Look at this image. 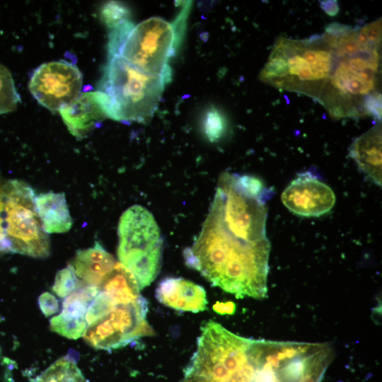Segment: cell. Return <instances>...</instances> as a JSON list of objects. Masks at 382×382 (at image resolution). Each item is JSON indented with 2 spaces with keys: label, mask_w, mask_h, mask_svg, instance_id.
I'll list each match as a JSON object with an SVG mask.
<instances>
[{
  "label": "cell",
  "mask_w": 382,
  "mask_h": 382,
  "mask_svg": "<svg viewBox=\"0 0 382 382\" xmlns=\"http://www.w3.org/2000/svg\"><path fill=\"white\" fill-rule=\"evenodd\" d=\"M270 243L229 229L212 204L201 232L183 253L185 264L236 298L267 294Z\"/></svg>",
  "instance_id": "obj_1"
},
{
  "label": "cell",
  "mask_w": 382,
  "mask_h": 382,
  "mask_svg": "<svg viewBox=\"0 0 382 382\" xmlns=\"http://www.w3.org/2000/svg\"><path fill=\"white\" fill-rule=\"evenodd\" d=\"M358 33L359 27L334 22L323 34L306 39L281 37L260 79L278 89L307 96L325 108L342 57L360 44Z\"/></svg>",
  "instance_id": "obj_2"
},
{
  "label": "cell",
  "mask_w": 382,
  "mask_h": 382,
  "mask_svg": "<svg viewBox=\"0 0 382 382\" xmlns=\"http://www.w3.org/2000/svg\"><path fill=\"white\" fill-rule=\"evenodd\" d=\"M169 82L141 71L116 54L109 56L98 91L107 98L110 118L144 122L157 109L165 85Z\"/></svg>",
  "instance_id": "obj_3"
},
{
  "label": "cell",
  "mask_w": 382,
  "mask_h": 382,
  "mask_svg": "<svg viewBox=\"0 0 382 382\" xmlns=\"http://www.w3.org/2000/svg\"><path fill=\"white\" fill-rule=\"evenodd\" d=\"M117 230L120 262L143 289L154 281L161 267L163 238L158 226L148 209L134 205L122 214Z\"/></svg>",
  "instance_id": "obj_4"
},
{
  "label": "cell",
  "mask_w": 382,
  "mask_h": 382,
  "mask_svg": "<svg viewBox=\"0 0 382 382\" xmlns=\"http://www.w3.org/2000/svg\"><path fill=\"white\" fill-rule=\"evenodd\" d=\"M35 198L27 183L6 182L0 187V216L11 253L45 258L50 253V240L37 213Z\"/></svg>",
  "instance_id": "obj_5"
},
{
  "label": "cell",
  "mask_w": 382,
  "mask_h": 382,
  "mask_svg": "<svg viewBox=\"0 0 382 382\" xmlns=\"http://www.w3.org/2000/svg\"><path fill=\"white\" fill-rule=\"evenodd\" d=\"M183 25L151 17L134 25L118 55L141 71L171 81L169 59L180 42Z\"/></svg>",
  "instance_id": "obj_6"
},
{
  "label": "cell",
  "mask_w": 382,
  "mask_h": 382,
  "mask_svg": "<svg viewBox=\"0 0 382 382\" xmlns=\"http://www.w3.org/2000/svg\"><path fill=\"white\" fill-rule=\"evenodd\" d=\"M148 302L143 296L134 302L117 304L110 312L89 324L84 340L96 349L120 348L154 332L146 320Z\"/></svg>",
  "instance_id": "obj_7"
},
{
  "label": "cell",
  "mask_w": 382,
  "mask_h": 382,
  "mask_svg": "<svg viewBox=\"0 0 382 382\" xmlns=\"http://www.w3.org/2000/svg\"><path fill=\"white\" fill-rule=\"evenodd\" d=\"M82 75L66 60L42 64L33 73L29 89L37 101L50 111H59L80 96Z\"/></svg>",
  "instance_id": "obj_8"
},
{
  "label": "cell",
  "mask_w": 382,
  "mask_h": 382,
  "mask_svg": "<svg viewBox=\"0 0 382 382\" xmlns=\"http://www.w3.org/2000/svg\"><path fill=\"white\" fill-rule=\"evenodd\" d=\"M284 205L301 216H320L334 206L332 190L308 173H301L291 182L282 195Z\"/></svg>",
  "instance_id": "obj_9"
},
{
  "label": "cell",
  "mask_w": 382,
  "mask_h": 382,
  "mask_svg": "<svg viewBox=\"0 0 382 382\" xmlns=\"http://www.w3.org/2000/svg\"><path fill=\"white\" fill-rule=\"evenodd\" d=\"M59 112L70 133L77 139L86 137L100 122L110 117L107 98L99 91L80 94Z\"/></svg>",
  "instance_id": "obj_10"
},
{
  "label": "cell",
  "mask_w": 382,
  "mask_h": 382,
  "mask_svg": "<svg viewBox=\"0 0 382 382\" xmlns=\"http://www.w3.org/2000/svg\"><path fill=\"white\" fill-rule=\"evenodd\" d=\"M156 298L162 304L176 311L197 313L207 309L204 288L181 277H166L156 289Z\"/></svg>",
  "instance_id": "obj_11"
},
{
  "label": "cell",
  "mask_w": 382,
  "mask_h": 382,
  "mask_svg": "<svg viewBox=\"0 0 382 382\" xmlns=\"http://www.w3.org/2000/svg\"><path fill=\"white\" fill-rule=\"evenodd\" d=\"M116 262L114 257L96 241L93 247L78 250L69 265L84 284L98 288Z\"/></svg>",
  "instance_id": "obj_12"
},
{
  "label": "cell",
  "mask_w": 382,
  "mask_h": 382,
  "mask_svg": "<svg viewBox=\"0 0 382 382\" xmlns=\"http://www.w3.org/2000/svg\"><path fill=\"white\" fill-rule=\"evenodd\" d=\"M350 156L359 168L381 185V123L358 137L351 144Z\"/></svg>",
  "instance_id": "obj_13"
},
{
  "label": "cell",
  "mask_w": 382,
  "mask_h": 382,
  "mask_svg": "<svg viewBox=\"0 0 382 382\" xmlns=\"http://www.w3.org/2000/svg\"><path fill=\"white\" fill-rule=\"evenodd\" d=\"M35 204L45 233H65L70 230L73 221L64 193L40 194L35 196Z\"/></svg>",
  "instance_id": "obj_14"
},
{
  "label": "cell",
  "mask_w": 382,
  "mask_h": 382,
  "mask_svg": "<svg viewBox=\"0 0 382 382\" xmlns=\"http://www.w3.org/2000/svg\"><path fill=\"white\" fill-rule=\"evenodd\" d=\"M98 288L108 294L117 303L134 302L142 296L135 277L120 262H116Z\"/></svg>",
  "instance_id": "obj_15"
},
{
  "label": "cell",
  "mask_w": 382,
  "mask_h": 382,
  "mask_svg": "<svg viewBox=\"0 0 382 382\" xmlns=\"http://www.w3.org/2000/svg\"><path fill=\"white\" fill-rule=\"evenodd\" d=\"M98 291L95 286H80L64 299L60 315L66 319H85L87 309Z\"/></svg>",
  "instance_id": "obj_16"
},
{
  "label": "cell",
  "mask_w": 382,
  "mask_h": 382,
  "mask_svg": "<svg viewBox=\"0 0 382 382\" xmlns=\"http://www.w3.org/2000/svg\"><path fill=\"white\" fill-rule=\"evenodd\" d=\"M33 382H88L76 363L62 357L38 376Z\"/></svg>",
  "instance_id": "obj_17"
},
{
  "label": "cell",
  "mask_w": 382,
  "mask_h": 382,
  "mask_svg": "<svg viewBox=\"0 0 382 382\" xmlns=\"http://www.w3.org/2000/svg\"><path fill=\"white\" fill-rule=\"evenodd\" d=\"M19 101L10 71L0 64V115L15 110Z\"/></svg>",
  "instance_id": "obj_18"
},
{
  "label": "cell",
  "mask_w": 382,
  "mask_h": 382,
  "mask_svg": "<svg viewBox=\"0 0 382 382\" xmlns=\"http://www.w3.org/2000/svg\"><path fill=\"white\" fill-rule=\"evenodd\" d=\"M226 120L223 113L212 106L204 113L202 118V130L211 142L219 141L224 134Z\"/></svg>",
  "instance_id": "obj_19"
},
{
  "label": "cell",
  "mask_w": 382,
  "mask_h": 382,
  "mask_svg": "<svg viewBox=\"0 0 382 382\" xmlns=\"http://www.w3.org/2000/svg\"><path fill=\"white\" fill-rule=\"evenodd\" d=\"M50 328L66 338L76 340L83 335L86 322L85 319H66L59 314L50 319Z\"/></svg>",
  "instance_id": "obj_20"
},
{
  "label": "cell",
  "mask_w": 382,
  "mask_h": 382,
  "mask_svg": "<svg viewBox=\"0 0 382 382\" xmlns=\"http://www.w3.org/2000/svg\"><path fill=\"white\" fill-rule=\"evenodd\" d=\"M83 285L84 284L76 277L72 267L69 265L57 272L52 290L59 297L64 298Z\"/></svg>",
  "instance_id": "obj_21"
},
{
  "label": "cell",
  "mask_w": 382,
  "mask_h": 382,
  "mask_svg": "<svg viewBox=\"0 0 382 382\" xmlns=\"http://www.w3.org/2000/svg\"><path fill=\"white\" fill-rule=\"evenodd\" d=\"M232 175L235 185L243 194L264 202L270 197V190L266 188L260 179L248 175Z\"/></svg>",
  "instance_id": "obj_22"
},
{
  "label": "cell",
  "mask_w": 382,
  "mask_h": 382,
  "mask_svg": "<svg viewBox=\"0 0 382 382\" xmlns=\"http://www.w3.org/2000/svg\"><path fill=\"white\" fill-rule=\"evenodd\" d=\"M117 304L106 292L100 291L90 304L85 315L86 323L91 324L110 312Z\"/></svg>",
  "instance_id": "obj_23"
},
{
  "label": "cell",
  "mask_w": 382,
  "mask_h": 382,
  "mask_svg": "<svg viewBox=\"0 0 382 382\" xmlns=\"http://www.w3.org/2000/svg\"><path fill=\"white\" fill-rule=\"evenodd\" d=\"M129 10L117 1H109L105 4L100 10L101 19L111 30L129 21Z\"/></svg>",
  "instance_id": "obj_24"
},
{
  "label": "cell",
  "mask_w": 382,
  "mask_h": 382,
  "mask_svg": "<svg viewBox=\"0 0 382 382\" xmlns=\"http://www.w3.org/2000/svg\"><path fill=\"white\" fill-rule=\"evenodd\" d=\"M38 304L46 317L56 313L59 308L58 300L50 292H44L38 297Z\"/></svg>",
  "instance_id": "obj_25"
},
{
  "label": "cell",
  "mask_w": 382,
  "mask_h": 382,
  "mask_svg": "<svg viewBox=\"0 0 382 382\" xmlns=\"http://www.w3.org/2000/svg\"><path fill=\"white\" fill-rule=\"evenodd\" d=\"M213 310L221 315L233 314L236 311V304L232 301L216 302L213 305Z\"/></svg>",
  "instance_id": "obj_26"
},
{
  "label": "cell",
  "mask_w": 382,
  "mask_h": 382,
  "mask_svg": "<svg viewBox=\"0 0 382 382\" xmlns=\"http://www.w3.org/2000/svg\"><path fill=\"white\" fill-rule=\"evenodd\" d=\"M321 8L329 16H335L339 12V6L337 1H320Z\"/></svg>",
  "instance_id": "obj_27"
},
{
  "label": "cell",
  "mask_w": 382,
  "mask_h": 382,
  "mask_svg": "<svg viewBox=\"0 0 382 382\" xmlns=\"http://www.w3.org/2000/svg\"><path fill=\"white\" fill-rule=\"evenodd\" d=\"M6 253H11V247L6 238L3 226V221L0 216V254Z\"/></svg>",
  "instance_id": "obj_28"
}]
</instances>
